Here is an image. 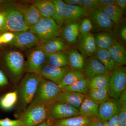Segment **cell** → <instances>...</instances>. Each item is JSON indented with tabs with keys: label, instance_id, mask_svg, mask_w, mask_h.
<instances>
[{
	"label": "cell",
	"instance_id": "816d5d0a",
	"mask_svg": "<svg viewBox=\"0 0 126 126\" xmlns=\"http://www.w3.org/2000/svg\"><path fill=\"white\" fill-rule=\"evenodd\" d=\"M101 121L102 122L103 126H109L107 122L106 121H102V120Z\"/></svg>",
	"mask_w": 126,
	"mask_h": 126
},
{
	"label": "cell",
	"instance_id": "d4e9b609",
	"mask_svg": "<svg viewBox=\"0 0 126 126\" xmlns=\"http://www.w3.org/2000/svg\"><path fill=\"white\" fill-rule=\"evenodd\" d=\"M46 54L45 64L57 67H63L69 65L67 55L63 52Z\"/></svg>",
	"mask_w": 126,
	"mask_h": 126
},
{
	"label": "cell",
	"instance_id": "484cf974",
	"mask_svg": "<svg viewBox=\"0 0 126 126\" xmlns=\"http://www.w3.org/2000/svg\"><path fill=\"white\" fill-rule=\"evenodd\" d=\"M93 55V57L101 62L110 72L118 66L108 49L97 48Z\"/></svg>",
	"mask_w": 126,
	"mask_h": 126
},
{
	"label": "cell",
	"instance_id": "44dd1931",
	"mask_svg": "<svg viewBox=\"0 0 126 126\" xmlns=\"http://www.w3.org/2000/svg\"><path fill=\"white\" fill-rule=\"evenodd\" d=\"M79 23H68L61 30V34L64 41L69 44H73L77 42L79 36Z\"/></svg>",
	"mask_w": 126,
	"mask_h": 126
},
{
	"label": "cell",
	"instance_id": "5b68a950",
	"mask_svg": "<svg viewBox=\"0 0 126 126\" xmlns=\"http://www.w3.org/2000/svg\"><path fill=\"white\" fill-rule=\"evenodd\" d=\"M5 15L4 23L0 29V33L26 31L29 27L25 22L22 14L16 9L8 8L3 11Z\"/></svg>",
	"mask_w": 126,
	"mask_h": 126
},
{
	"label": "cell",
	"instance_id": "d590c367",
	"mask_svg": "<svg viewBox=\"0 0 126 126\" xmlns=\"http://www.w3.org/2000/svg\"><path fill=\"white\" fill-rule=\"evenodd\" d=\"M92 24L89 18H86L82 21L79 24V30L81 34L90 33L93 30Z\"/></svg>",
	"mask_w": 126,
	"mask_h": 126
},
{
	"label": "cell",
	"instance_id": "ffe728a7",
	"mask_svg": "<svg viewBox=\"0 0 126 126\" xmlns=\"http://www.w3.org/2000/svg\"><path fill=\"white\" fill-rule=\"evenodd\" d=\"M16 9L22 14L25 22L29 27L35 24L41 17L33 4L26 6H20Z\"/></svg>",
	"mask_w": 126,
	"mask_h": 126
},
{
	"label": "cell",
	"instance_id": "8992f818",
	"mask_svg": "<svg viewBox=\"0 0 126 126\" xmlns=\"http://www.w3.org/2000/svg\"><path fill=\"white\" fill-rule=\"evenodd\" d=\"M111 72L108 86L110 95L118 100L120 94L126 88V67L117 66Z\"/></svg>",
	"mask_w": 126,
	"mask_h": 126
},
{
	"label": "cell",
	"instance_id": "e575fe53",
	"mask_svg": "<svg viewBox=\"0 0 126 126\" xmlns=\"http://www.w3.org/2000/svg\"><path fill=\"white\" fill-rule=\"evenodd\" d=\"M109 75H97L89 80V89L108 88Z\"/></svg>",
	"mask_w": 126,
	"mask_h": 126
},
{
	"label": "cell",
	"instance_id": "bcb514c9",
	"mask_svg": "<svg viewBox=\"0 0 126 126\" xmlns=\"http://www.w3.org/2000/svg\"><path fill=\"white\" fill-rule=\"evenodd\" d=\"M88 126H103V125L101 119L93 118L90 119V121Z\"/></svg>",
	"mask_w": 126,
	"mask_h": 126
},
{
	"label": "cell",
	"instance_id": "e0dca14e",
	"mask_svg": "<svg viewBox=\"0 0 126 126\" xmlns=\"http://www.w3.org/2000/svg\"><path fill=\"white\" fill-rule=\"evenodd\" d=\"M37 46L46 53L48 54L64 52L67 50L68 48L64 40L59 37L41 43Z\"/></svg>",
	"mask_w": 126,
	"mask_h": 126
},
{
	"label": "cell",
	"instance_id": "f1b7e54d",
	"mask_svg": "<svg viewBox=\"0 0 126 126\" xmlns=\"http://www.w3.org/2000/svg\"><path fill=\"white\" fill-rule=\"evenodd\" d=\"M89 80L85 78L77 81L72 85L65 86L61 89L62 92L79 93L86 94L88 92Z\"/></svg>",
	"mask_w": 126,
	"mask_h": 126
},
{
	"label": "cell",
	"instance_id": "cb8c5ba5",
	"mask_svg": "<svg viewBox=\"0 0 126 126\" xmlns=\"http://www.w3.org/2000/svg\"><path fill=\"white\" fill-rule=\"evenodd\" d=\"M110 55L118 66L126 64V51L123 45L116 42L108 49Z\"/></svg>",
	"mask_w": 126,
	"mask_h": 126
},
{
	"label": "cell",
	"instance_id": "83f0119b",
	"mask_svg": "<svg viewBox=\"0 0 126 126\" xmlns=\"http://www.w3.org/2000/svg\"><path fill=\"white\" fill-rule=\"evenodd\" d=\"M33 5L38 11L41 17L52 18L54 14L55 6L52 1H37Z\"/></svg>",
	"mask_w": 126,
	"mask_h": 126
},
{
	"label": "cell",
	"instance_id": "3957f363",
	"mask_svg": "<svg viewBox=\"0 0 126 126\" xmlns=\"http://www.w3.org/2000/svg\"><path fill=\"white\" fill-rule=\"evenodd\" d=\"M28 31L36 35L40 44L59 37L61 32L60 27L53 18L43 17H41L35 24L30 27Z\"/></svg>",
	"mask_w": 126,
	"mask_h": 126
},
{
	"label": "cell",
	"instance_id": "7a4b0ae2",
	"mask_svg": "<svg viewBox=\"0 0 126 126\" xmlns=\"http://www.w3.org/2000/svg\"><path fill=\"white\" fill-rule=\"evenodd\" d=\"M49 106L31 103L22 112L18 119L21 126H36L44 122L48 118Z\"/></svg>",
	"mask_w": 126,
	"mask_h": 126
},
{
	"label": "cell",
	"instance_id": "277c9868",
	"mask_svg": "<svg viewBox=\"0 0 126 126\" xmlns=\"http://www.w3.org/2000/svg\"><path fill=\"white\" fill-rule=\"evenodd\" d=\"M61 92L58 84L43 78L31 103L50 106L56 102V98Z\"/></svg>",
	"mask_w": 126,
	"mask_h": 126
},
{
	"label": "cell",
	"instance_id": "7bdbcfd3",
	"mask_svg": "<svg viewBox=\"0 0 126 126\" xmlns=\"http://www.w3.org/2000/svg\"><path fill=\"white\" fill-rule=\"evenodd\" d=\"M120 105L122 107L126 108V88L122 92L119 96V99Z\"/></svg>",
	"mask_w": 126,
	"mask_h": 126
},
{
	"label": "cell",
	"instance_id": "5bb4252c",
	"mask_svg": "<svg viewBox=\"0 0 126 126\" xmlns=\"http://www.w3.org/2000/svg\"><path fill=\"white\" fill-rule=\"evenodd\" d=\"M84 69V77L89 80L97 75L110 74V72L103 64L93 56L88 59L85 62Z\"/></svg>",
	"mask_w": 126,
	"mask_h": 126
},
{
	"label": "cell",
	"instance_id": "b9f144b4",
	"mask_svg": "<svg viewBox=\"0 0 126 126\" xmlns=\"http://www.w3.org/2000/svg\"><path fill=\"white\" fill-rule=\"evenodd\" d=\"M107 122L109 126H121L118 121V114L111 117Z\"/></svg>",
	"mask_w": 126,
	"mask_h": 126
},
{
	"label": "cell",
	"instance_id": "681fc988",
	"mask_svg": "<svg viewBox=\"0 0 126 126\" xmlns=\"http://www.w3.org/2000/svg\"><path fill=\"white\" fill-rule=\"evenodd\" d=\"M5 15L3 12H0V29L3 26L4 23Z\"/></svg>",
	"mask_w": 126,
	"mask_h": 126
},
{
	"label": "cell",
	"instance_id": "9a60e30c",
	"mask_svg": "<svg viewBox=\"0 0 126 126\" xmlns=\"http://www.w3.org/2000/svg\"><path fill=\"white\" fill-rule=\"evenodd\" d=\"M79 48L82 54L91 56L97 49L93 35L91 33L81 34L78 39Z\"/></svg>",
	"mask_w": 126,
	"mask_h": 126
},
{
	"label": "cell",
	"instance_id": "db71d44e",
	"mask_svg": "<svg viewBox=\"0 0 126 126\" xmlns=\"http://www.w3.org/2000/svg\"><path fill=\"white\" fill-rule=\"evenodd\" d=\"M1 34H0V45L1 44V37H0Z\"/></svg>",
	"mask_w": 126,
	"mask_h": 126
},
{
	"label": "cell",
	"instance_id": "ee69618b",
	"mask_svg": "<svg viewBox=\"0 0 126 126\" xmlns=\"http://www.w3.org/2000/svg\"><path fill=\"white\" fill-rule=\"evenodd\" d=\"M83 0H65L64 2L66 5H79L82 6Z\"/></svg>",
	"mask_w": 126,
	"mask_h": 126
},
{
	"label": "cell",
	"instance_id": "52a82bcc",
	"mask_svg": "<svg viewBox=\"0 0 126 126\" xmlns=\"http://www.w3.org/2000/svg\"><path fill=\"white\" fill-rule=\"evenodd\" d=\"M80 116L78 108L67 104L55 102L49 106L48 120H60Z\"/></svg>",
	"mask_w": 126,
	"mask_h": 126
},
{
	"label": "cell",
	"instance_id": "ac0fdd59",
	"mask_svg": "<svg viewBox=\"0 0 126 126\" xmlns=\"http://www.w3.org/2000/svg\"><path fill=\"white\" fill-rule=\"evenodd\" d=\"M86 96V94L79 93L61 92L56 102L67 104L79 109Z\"/></svg>",
	"mask_w": 126,
	"mask_h": 126
},
{
	"label": "cell",
	"instance_id": "7dc6e473",
	"mask_svg": "<svg viewBox=\"0 0 126 126\" xmlns=\"http://www.w3.org/2000/svg\"><path fill=\"white\" fill-rule=\"evenodd\" d=\"M116 5L123 10H126V0H116Z\"/></svg>",
	"mask_w": 126,
	"mask_h": 126
},
{
	"label": "cell",
	"instance_id": "4316f807",
	"mask_svg": "<svg viewBox=\"0 0 126 126\" xmlns=\"http://www.w3.org/2000/svg\"><path fill=\"white\" fill-rule=\"evenodd\" d=\"M69 65L73 70L81 71L85 67V60L83 56L76 50H71L68 52Z\"/></svg>",
	"mask_w": 126,
	"mask_h": 126
},
{
	"label": "cell",
	"instance_id": "c3c4849f",
	"mask_svg": "<svg viewBox=\"0 0 126 126\" xmlns=\"http://www.w3.org/2000/svg\"><path fill=\"white\" fill-rule=\"evenodd\" d=\"M120 36L121 38L124 40L126 41V27L124 26L122 28L120 31Z\"/></svg>",
	"mask_w": 126,
	"mask_h": 126
},
{
	"label": "cell",
	"instance_id": "f546056e",
	"mask_svg": "<svg viewBox=\"0 0 126 126\" xmlns=\"http://www.w3.org/2000/svg\"><path fill=\"white\" fill-rule=\"evenodd\" d=\"M83 73L81 71L70 70L66 74L63 80L58 84L60 89L65 86L72 85L75 83L85 79Z\"/></svg>",
	"mask_w": 126,
	"mask_h": 126
},
{
	"label": "cell",
	"instance_id": "d6986e66",
	"mask_svg": "<svg viewBox=\"0 0 126 126\" xmlns=\"http://www.w3.org/2000/svg\"><path fill=\"white\" fill-rule=\"evenodd\" d=\"M99 105V103L87 96L79 108L80 116L89 119L98 116Z\"/></svg>",
	"mask_w": 126,
	"mask_h": 126
},
{
	"label": "cell",
	"instance_id": "9c48e42d",
	"mask_svg": "<svg viewBox=\"0 0 126 126\" xmlns=\"http://www.w3.org/2000/svg\"><path fill=\"white\" fill-rule=\"evenodd\" d=\"M46 54L38 47L32 50L28 54L25 71L29 73L38 74L45 64Z\"/></svg>",
	"mask_w": 126,
	"mask_h": 126
},
{
	"label": "cell",
	"instance_id": "30bf717a",
	"mask_svg": "<svg viewBox=\"0 0 126 126\" xmlns=\"http://www.w3.org/2000/svg\"><path fill=\"white\" fill-rule=\"evenodd\" d=\"M89 18L92 24L93 29L96 31L109 32L114 26L110 20L101 8H97L88 12Z\"/></svg>",
	"mask_w": 126,
	"mask_h": 126
},
{
	"label": "cell",
	"instance_id": "7402d4cb",
	"mask_svg": "<svg viewBox=\"0 0 126 126\" xmlns=\"http://www.w3.org/2000/svg\"><path fill=\"white\" fill-rule=\"evenodd\" d=\"M50 126H88L90 119L81 116L60 120H48Z\"/></svg>",
	"mask_w": 126,
	"mask_h": 126
},
{
	"label": "cell",
	"instance_id": "f5cc1de1",
	"mask_svg": "<svg viewBox=\"0 0 126 126\" xmlns=\"http://www.w3.org/2000/svg\"><path fill=\"white\" fill-rule=\"evenodd\" d=\"M4 2L3 0H0V5L2 4V2Z\"/></svg>",
	"mask_w": 126,
	"mask_h": 126
},
{
	"label": "cell",
	"instance_id": "d6a6232c",
	"mask_svg": "<svg viewBox=\"0 0 126 126\" xmlns=\"http://www.w3.org/2000/svg\"><path fill=\"white\" fill-rule=\"evenodd\" d=\"M52 1L55 6V11L52 18L59 27H61L64 24V13L66 4L61 0H53Z\"/></svg>",
	"mask_w": 126,
	"mask_h": 126
},
{
	"label": "cell",
	"instance_id": "836d02e7",
	"mask_svg": "<svg viewBox=\"0 0 126 126\" xmlns=\"http://www.w3.org/2000/svg\"><path fill=\"white\" fill-rule=\"evenodd\" d=\"M89 94V96L99 104L109 98L110 95L108 88L90 89Z\"/></svg>",
	"mask_w": 126,
	"mask_h": 126
},
{
	"label": "cell",
	"instance_id": "7c38bea8",
	"mask_svg": "<svg viewBox=\"0 0 126 126\" xmlns=\"http://www.w3.org/2000/svg\"><path fill=\"white\" fill-rule=\"evenodd\" d=\"M70 70L68 66L57 67L45 64L41 69L39 75L43 78L47 79L58 85Z\"/></svg>",
	"mask_w": 126,
	"mask_h": 126
},
{
	"label": "cell",
	"instance_id": "ba28073f",
	"mask_svg": "<svg viewBox=\"0 0 126 126\" xmlns=\"http://www.w3.org/2000/svg\"><path fill=\"white\" fill-rule=\"evenodd\" d=\"M5 63L14 75L19 77L25 71V63L23 54L16 50H10L4 55Z\"/></svg>",
	"mask_w": 126,
	"mask_h": 126
},
{
	"label": "cell",
	"instance_id": "1f68e13d",
	"mask_svg": "<svg viewBox=\"0 0 126 126\" xmlns=\"http://www.w3.org/2000/svg\"><path fill=\"white\" fill-rule=\"evenodd\" d=\"M18 99L17 91L6 94L0 98V107L4 110H10L15 105Z\"/></svg>",
	"mask_w": 126,
	"mask_h": 126
},
{
	"label": "cell",
	"instance_id": "8fae6325",
	"mask_svg": "<svg viewBox=\"0 0 126 126\" xmlns=\"http://www.w3.org/2000/svg\"><path fill=\"white\" fill-rule=\"evenodd\" d=\"M14 40L10 43L14 47L18 48L30 49L40 44L36 35L29 31L15 33Z\"/></svg>",
	"mask_w": 126,
	"mask_h": 126
},
{
	"label": "cell",
	"instance_id": "2e32d148",
	"mask_svg": "<svg viewBox=\"0 0 126 126\" xmlns=\"http://www.w3.org/2000/svg\"><path fill=\"white\" fill-rule=\"evenodd\" d=\"M87 15V12L82 6L66 5L64 13V24L77 22Z\"/></svg>",
	"mask_w": 126,
	"mask_h": 126
},
{
	"label": "cell",
	"instance_id": "f6af8a7d",
	"mask_svg": "<svg viewBox=\"0 0 126 126\" xmlns=\"http://www.w3.org/2000/svg\"><path fill=\"white\" fill-rule=\"evenodd\" d=\"M8 83L7 78L4 73L0 69V87L6 86Z\"/></svg>",
	"mask_w": 126,
	"mask_h": 126
},
{
	"label": "cell",
	"instance_id": "ab89813d",
	"mask_svg": "<svg viewBox=\"0 0 126 126\" xmlns=\"http://www.w3.org/2000/svg\"><path fill=\"white\" fill-rule=\"evenodd\" d=\"M118 117L120 126H126V108L121 107Z\"/></svg>",
	"mask_w": 126,
	"mask_h": 126
},
{
	"label": "cell",
	"instance_id": "4dcf8cb0",
	"mask_svg": "<svg viewBox=\"0 0 126 126\" xmlns=\"http://www.w3.org/2000/svg\"><path fill=\"white\" fill-rule=\"evenodd\" d=\"M101 9L114 24H118L122 20L123 11L117 5H112Z\"/></svg>",
	"mask_w": 126,
	"mask_h": 126
},
{
	"label": "cell",
	"instance_id": "f35d334b",
	"mask_svg": "<svg viewBox=\"0 0 126 126\" xmlns=\"http://www.w3.org/2000/svg\"><path fill=\"white\" fill-rule=\"evenodd\" d=\"M0 126H21V124L19 119L12 120L6 118L0 120Z\"/></svg>",
	"mask_w": 126,
	"mask_h": 126
},
{
	"label": "cell",
	"instance_id": "8d00e7d4",
	"mask_svg": "<svg viewBox=\"0 0 126 126\" xmlns=\"http://www.w3.org/2000/svg\"><path fill=\"white\" fill-rule=\"evenodd\" d=\"M82 7L88 12L100 8L99 0H83Z\"/></svg>",
	"mask_w": 126,
	"mask_h": 126
},
{
	"label": "cell",
	"instance_id": "74e56055",
	"mask_svg": "<svg viewBox=\"0 0 126 126\" xmlns=\"http://www.w3.org/2000/svg\"><path fill=\"white\" fill-rule=\"evenodd\" d=\"M0 37L1 44L9 43L10 44L15 38V33L6 32L1 34Z\"/></svg>",
	"mask_w": 126,
	"mask_h": 126
},
{
	"label": "cell",
	"instance_id": "f907efd6",
	"mask_svg": "<svg viewBox=\"0 0 126 126\" xmlns=\"http://www.w3.org/2000/svg\"><path fill=\"white\" fill-rule=\"evenodd\" d=\"M36 126H50L48 120H47V121L44 122Z\"/></svg>",
	"mask_w": 126,
	"mask_h": 126
},
{
	"label": "cell",
	"instance_id": "60d3db41",
	"mask_svg": "<svg viewBox=\"0 0 126 126\" xmlns=\"http://www.w3.org/2000/svg\"><path fill=\"white\" fill-rule=\"evenodd\" d=\"M100 8L110 6L112 5H116V0H99Z\"/></svg>",
	"mask_w": 126,
	"mask_h": 126
},
{
	"label": "cell",
	"instance_id": "4fadbf2b",
	"mask_svg": "<svg viewBox=\"0 0 126 126\" xmlns=\"http://www.w3.org/2000/svg\"><path fill=\"white\" fill-rule=\"evenodd\" d=\"M118 100L108 98L99 104L98 117L102 121H108L114 115L118 114L121 108Z\"/></svg>",
	"mask_w": 126,
	"mask_h": 126
},
{
	"label": "cell",
	"instance_id": "603a6c76",
	"mask_svg": "<svg viewBox=\"0 0 126 126\" xmlns=\"http://www.w3.org/2000/svg\"><path fill=\"white\" fill-rule=\"evenodd\" d=\"M93 35L97 48L108 50L116 42L114 35L108 32H101Z\"/></svg>",
	"mask_w": 126,
	"mask_h": 126
},
{
	"label": "cell",
	"instance_id": "6da1fadb",
	"mask_svg": "<svg viewBox=\"0 0 126 126\" xmlns=\"http://www.w3.org/2000/svg\"><path fill=\"white\" fill-rule=\"evenodd\" d=\"M42 79L38 74L29 73L21 81L19 91L17 92L20 102V109L23 111L33 101Z\"/></svg>",
	"mask_w": 126,
	"mask_h": 126
}]
</instances>
